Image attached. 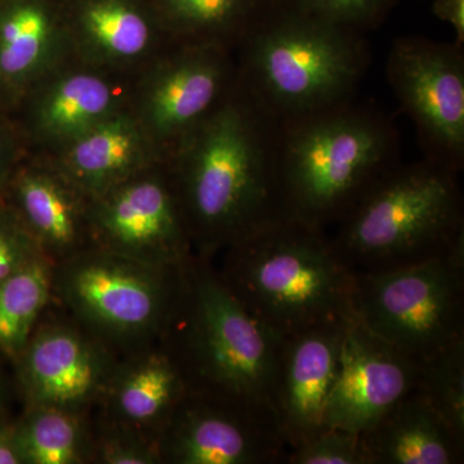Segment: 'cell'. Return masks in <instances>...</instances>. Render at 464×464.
Masks as SVG:
<instances>
[{
	"label": "cell",
	"mask_w": 464,
	"mask_h": 464,
	"mask_svg": "<svg viewBox=\"0 0 464 464\" xmlns=\"http://www.w3.org/2000/svg\"><path fill=\"white\" fill-rule=\"evenodd\" d=\"M26 143L8 112H0V198L9 177L27 154Z\"/></svg>",
	"instance_id": "31"
},
{
	"label": "cell",
	"mask_w": 464,
	"mask_h": 464,
	"mask_svg": "<svg viewBox=\"0 0 464 464\" xmlns=\"http://www.w3.org/2000/svg\"><path fill=\"white\" fill-rule=\"evenodd\" d=\"M53 267L39 253L0 283V353L12 362L53 304Z\"/></svg>",
	"instance_id": "24"
},
{
	"label": "cell",
	"mask_w": 464,
	"mask_h": 464,
	"mask_svg": "<svg viewBox=\"0 0 464 464\" xmlns=\"http://www.w3.org/2000/svg\"><path fill=\"white\" fill-rule=\"evenodd\" d=\"M173 43L234 52L282 7V0H149Z\"/></svg>",
	"instance_id": "23"
},
{
	"label": "cell",
	"mask_w": 464,
	"mask_h": 464,
	"mask_svg": "<svg viewBox=\"0 0 464 464\" xmlns=\"http://www.w3.org/2000/svg\"><path fill=\"white\" fill-rule=\"evenodd\" d=\"M276 145L277 121L237 82L166 159L197 257L215 261L235 241L282 216Z\"/></svg>",
	"instance_id": "1"
},
{
	"label": "cell",
	"mask_w": 464,
	"mask_h": 464,
	"mask_svg": "<svg viewBox=\"0 0 464 464\" xmlns=\"http://www.w3.org/2000/svg\"><path fill=\"white\" fill-rule=\"evenodd\" d=\"M244 90L279 123L355 99L364 34L280 7L235 51Z\"/></svg>",
	"instance_id": "6"
},
{
	"label": "cell",
	"mask_w": 464,
	"mask_h": 464,
	"mask_svg": "<svg viewBox=\"0 0 464 464\" xmlns=\"http://www.w3.org/2000/svg\"><path fill=\"white\" fill-rule=\"evenodd\" d=\"M91 433L92 463L161 464L158 442L136 430L96 417Z\"/></svg>",
	"instance_id": "27"
},
{
	"label": "cell",
	"mask_w": 464,
	"mask_h": 464,
	"mask_svg": "<svg viewBox=\"0 0 464 464\" xmlns=\"http://www.w3.org/2000/svg\"><path fill=\"white\" fill-rule=\"evenodd\" d=\"M70 56L63 0H0V82L11 108Z\"/></svg>",
	"instance_id": "21"
},
{
	"label": "cell",
	"mask_w": 464,
	"mask_h": 464,
	"mask_svg": "<svg viewBox=\"0 0 464 464\" xmlns=\"http://www.w3.org/2000/svg\"><path fill=\"white\" fill-rule=\"evenodd\" d=\"M161 464H285L274 411L186 392L158 438Z\"/></svg>",
	"instance_id": "14"
},
{
	"label": "cell",
	"mask_w": 464,
	"mask_h": 464,
	"mask_svg": "<svg viewBox=\"0 0 464 464\" xmlns=\"http://www.w3.org/2000/svg\"><path fill=\"white\" fill-rule=\"evenodd\" d=\"M399 163L395 127L355 99L279 121L282 216L329 232Z\"/></svg>",
	"instance_id": "3"
},
{
	"label": "cell",
	"mask_w": 464,
	"mask_h": 464,
	"mask_svg": "<svg viewBox=\"0 0 464 464\" xmlns=\"http://www.w3.org/2000/svg\"><path fill=\"white\" fill-rule=\"evenodd\" d=\"M386 70L396 99L413 121L424 158L462 172L463 47L420 36L398 38Z\"/></svg>",
	"instance_id": "10"
},
{
	"label": "cell",
	"mask_w": 464,
	"mask_h": 464,
	"mask_svg": "<svg viewBox=\"0 0 464 464\" xmlns=\"http://www.w3.org/2000/svg\"><path fill=\"white\" fill-rule=\"evenodd\" d=\"M417 389L454 432L464 439V340L420 364Z\"/></svg>",
	"instance_id": "26"
},
{
	"label": "cell",
	"mask_w": 464,
	"mask_h": 464,
	"mask_svg": "<svg viewBox=\"0 0 464 464\" xmlns=\"http://www.w3.org/2000/svg\"><path fill=\"white\" fill-rule=\"evenodd\" d=\"M362 440L368 464L464 462V439L454 432L418 389L362 433Z\"/></svg>",
	"instance_id": "22"
},
{
	"label": "cell",
	"mask_w": 464,
	"mask_h": 464,
	"mask_svg": "<svg viewBox=\"0 0 464 464\" xmlns=\"http://www.w3.org/2000/svg\"><path fill=\"white\" fill-rule=\"evenodd\" d=\"M88 217L93 246L163 268L195 256L166 160L92 198Z\"/></svg>",
	"instance_id": "11"
},
{
	"label": "cell",
	"mask_w": 464,
	"mask_h": 464,
	"mask_svg": "<svg viewBox=\"0 0 464 464\" xmlns=\"http://www.w3.org/2000/svg\"><path fill=\"white\" fill-rule=\"evenodd\" d=\"M61 173L90 199L164 160L130 109L100 121L51 154Z\"/></svg>",
	"instance_id": "20"
},
{
	"label": "cell",
	"mask_w": 464,
	"mask_h": 464,
	"mask_svg": "<svg viewBox=\"0 0 464 464\" xmlns=\"http://www.w3.org/2000/svg\"><path fill=\"white\" fill-rule=\"evenodd\" d=\"M284 7L355 32L380 25L392 0H282Z\"/></svg>",
	"instance_id": "29"
},
{
	"label": "cell",
	"mask_w": 464,
	"mask_h": 464,
	"mask_svg": "<svg viewBox=\"0 0 464 464\" xmlns=\"http://www.w3.org/2000/svg\"><path fill=\"white\" fill-rule=\"evenodd\" d=\"M183 267H157L90 246L54 265L53 304L119 353H128L160 337Z\"/></svg>",
	"instance_id": "7"
},
{
	"label": "cell",
	"mask_w": 464,
	"mask_h": 464,
	"mask_svg": "<svg viewBox=\"0 0 464 464\" xmlns=\"http://www.w3.org/2000/svg\"><path fill=\"white\" fill-rule=\"evenodd\" d=\"M353 313L418 365L464 340V246L422 264L353 274Z\"/></svg>",
	"instance_id": "8"
},
{
	"label": "cell",
	"mask_w": 464,
	"mask_h": 464,
	"mask_svg": "<svg viewBox=\"0 0 464 464\" xmlns=\"http://www.w3.org/2000/svg\"><path fill=\"white\" fill-rule=\"evenodd\" d=\"M9 389L5 375L0 373V426L9 422L8 418Z\"/></svg>",
	"instance_id": "34"
},
{
	"label": "cell",
	"mask_w": 464,
	"mask_h": 464,
	"mask_svg": "<svg viewBox=\"0 0 464 464\" xmlns=\"http://www.w3.org/2000/svg\"><path fill=\"white\" fill-rule=\"evenodd\" d=\"M158 342L186 392L275 411L283 338L232 295L212 261L194 256L182 268L179 295Z\"/></svg>",
	"instance_id": "2"
},
{
	"label": "cell",
	"mask_w": 464,
	"mask_h": 464,
	"mask_svg": "<svg viewBox=\"0 0 464 464\" xmlns=\"http://www.w3.org/2000/svg\"><path fill=\"white\" fill-rule=\"evenodd\" d=\"M24 464H90L92 433L88 415L45 406H27L14 420Z\"/></svg>",
	"instance_id": "25"
},
{
	"label": "cell",
	"mask_w": 464,
	"mask_h": 464,
	"mask_svg": "<svg viewBox=\"0 0 464 464\" xmlns=\"http://www.w3.org/2000/svg\"><path fill=\"white\" fill-rule=\"evenodd\" d=\"M432 12L439 20L453 27L456 44L464 45V0H433Z\"/></svg>",
	"instance_id": "32"
},
{
	"label": "cell",
	"mask_w": 464,
	"mask_h": 464,
	"mask_svg": "<svg viewBox=\"0 0 464 464\" xmlns=\"http://www.w3.org/2000/svg\"><path fill=\"white\" fill-rule=\"evenodd\" d=\"M133 81L132 75L70 56L27 88L8 114L27 151L51 154L93 125L130 109Z\"/></svg>",
	"instance_id": "13"
},
{
	"label": "cell",
	"mask_w": 464,
	"mask_h": 464,
	"mask_svg": "<svg viewBox=\"0 0 464 464\" xmlns=\"http://www.w3.org/2000/svg\"><path fill=\"white\" fill-rule=\"evenodd\" d=\"M186 395L181 374L159 342L121 353L96 409L97 417L130 427L158 442Z\"/></svg>",
	"instance_id": "19"
},
{
	"label": "cell",
	"mask_w": 464,
	"mask_h": 464,
	"mask_svg": "<svg viewBox=\"0 0 464 464\" xmlns=\"http://www.w3.org/2000/svg\"><path fill=\"white\" fill-rule=\"evenodd\" d=\"M39 253L16 213L0 198V283Z\"/></svg>",
	"instance_id": "30"
},
{
	"label": "cell",
	"mask_w": 464,
	"mask_h": 464,
	"mask_svg": "<svg viewBox=\"0 0 464 464\" xmlns=\"http://www.w3.org/2000/svg\"><path fill=\"white\" fill-rule=\"evenodd\" d=\"M0 464H24L18 447L14 420L0 426Z\"/></svg>",
	"instance_id": "33"
},
{
	"label": "cell",
	"mask_w": 464,
	"mask_h": 464,
	"mask_svg": "<svg viewBox=\"0 0 464 464\" xmlns=\"http://www.w3.org/2000/svg\"><path fill=\"white\" fill-rule=\"evenodd\" d=\"M420 365L351 317L342 342L325 426L364 433L417 389Z\"/></svg>",
	"instance_id": "15"
},
{
	"label": "cell",
	"mask_w": 464,
	"mask_h": 464,
	"mask_svg": "<svg viewBox=\"0 0 464 464\" xmlns=\"http://www.w3.org/2000/svg\"><path fill=\"white\" fill-rule=\"evenodd\" d=\"M351 317L283 338L274 406L288 450L325 426L342 342Z\"/></svg>",
	"instance_id": "17"
},
{
	"label": "cell",
	"mask_w": 464,
	"mask_h": 464,
	"mask_svg": "<svg viewBox=\"0 0 464 464\" xmlns=\"http://www.w3.org/2000/svg\"><path fill=\"white\" fill-rule=\"evenodd\" d=\"M2 199L54 265L93 246L91 199L50 159L27 152L9 177Z\"/></svg>",
	"instance_id": "18"
},
{
	"label": "cell",
	"mask_w": 464,
	"mask_h": 464,
	"mask_svg": "<svg viewBox=\"0 0 464 464\" xmlns=\"http://www.w3.org/2000/svg\"><path fill=\"white\" fill-rule=\"evenodd\" d=\"M48 310L14 362L18 389L26 408L88 415L99 404L121 353L65 311Z\"/></svg>",
	"instance_id": "12"
},
{
	"label": "cell",
	"mask_w": 464,
	"mask_h": 464,
	"mask_svg": "<svg viewBox=\"0 0 464 464\" xmlns=\"http://www.w3.org/2000/svg\"><path fill=\"white\" fill-rule=\"evenodd\" d=\"M218 258L232 295L280 338L353 315V274L328 231L277 216Z\"/></svg>",
	"instance_id": "4"
},
{
	"label": "cell",
	"mask_w": 464,
	"mask_h": 464,
	"mask_svg": "<svg viewBox=\"0 0 464 464\" xmlns=\"http://www.w3.org/2000/svg\"><path fill=\"white\" fill-rule=\"evenodd\" d=\"M72 56L136 76L172 44L149 0H63Z\"/></svg>",
	"instance_id": "16"
},
{
	"label": "cell",
	"mask_w": 464,
	"mask_h": 464,
	"mask_svg": "<svg viewBox=\"0 0 464 464\" xmlns=\"http://www.w3.org/2000/svg\"><path fill=\"white\" fill-rule=\"evenodd\" d=\"M285 464H368L362 433L334 426L320 431L290 448Z\"/></svg>",
	"instance_id": "28"
},
{
	"label": "cell",
	"mask_w": 464,
	"mask_h": 464,
	"mask_svg": "<svg viewBox=\"0 0 464 464\" xmlns=\"http://www.w3.org/2000/svg\"><path fill=\"white\" fill-rule=\"evenodd\" d=\"M9 109H11V101H9L7 92L0 82V112H8Z\"/></svg>",
	"instance_id": "35"
},
{
	"label": "cell",
	"mask_w": 464,
	"mask_h": 464,
	"mask_svg": "<svg viewBox=\"0 0 464 464\" xmlns=\"http://www.w3.org/2000/svg\"><path fill=\"white\" fill-rule=\"evenodd\" d=\"M239 82L234 52L172 43L134 76L130 110L166 160Z\"/></svg>",
	"instance_id": "9"
},
{
	"label": "cell",
	"mask_w": 464,
	"mask_h": 464,
	"mask_svg": "<svg viewBox=\"0 0 464 464\" xmlns=\"http://www.w3.org/2000/svg\"><path fill=\"white\" fill-rule=\"evenodd\" d=\"M332 230L353 274L447 257L464 246L459 172L426 158L396 164Z\"/></svg>",
	"instance_id": "5"
}]
</instances>
